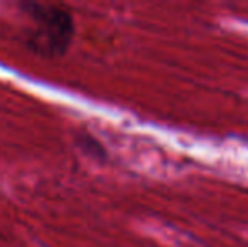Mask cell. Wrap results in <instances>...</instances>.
<instances>
[{"instance_id": "1", "label": "cell", "mask_w": 248, "mask_h": 247, "mask_svg": "<svg viewBox=\"0 0 248 247\" xmlns=\"http://www.w3.org/2000/svg\"><path fill=\"white\" fill-rule=\"evenodd\" d=\"M22 9L32 19L27 34V48L44 58L64 56L75 37V20L66 7L54 3H24Z\"/></svg>"}]
</instances>
